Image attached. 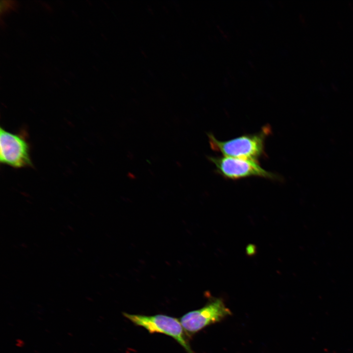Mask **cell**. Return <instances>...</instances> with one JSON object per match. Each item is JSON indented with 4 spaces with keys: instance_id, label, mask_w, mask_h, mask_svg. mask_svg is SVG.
Here are the masks:
<instances>
[{
    "instance_id": "obj_1",
    "label": "cell",
    "mask_w": 353,
    "mask_h": 353,
    "mask_svg": "<svg viewBox=\"0 0 353 353\" xmlns=\"http://www.w3.org/2000/svg\"><path fill=\"white\" fill-rule=\"evenodd\" d=\"M270 126L262 127L259 132L242 135L227 141H220L212 133H208L211 149L223 156L258 161L265 154V141L271 133Z\"/></svg>"
},
{
    "instance_id": "obj_2",
    "label": "cell",
    "mask_w": 353,
    "mask_h": 353,
    "mask_svg": "<svg viewBox=\"0 0 353 353\" xmlns=\"http://www.w3.org/2000/svg\"><path fill=\"white\" fill-rule=\"evenodd\" d=\"M123 314L135 325L145 328L150 333H159L169 336L175 339L187 353H194L178 319L164 314L147 316L126 312Z\"/></svg>"
},
{
    "instance_id": "obj_3",
    "label": "cell",
    "mask_w": 353,
    "mask_h": 353,
    "mask_svg": "<svg viewBox=\"0 0 353 353\" xmlns=\"http://www.w3.org/2000/svg\"><path fill=\"white\" fill-rule=\"evenodd\" d=\"M0 162L16 169L32 166L30 145L24 130L13 133L0 127Z\"/></svg>"
},
{
    "instance_id": "obj_4",
    "label": "cell",
    "mask_w": 353,
    "mask_h": 353,
    "mask_svg": "<svg viewBox=\"0 0 353 353\" xmlns=\"http://www.w3.org/2000/svg\"><path fill=\"white\" fill-rule=\"evenodd\" d=\"M209 161L216 167V172L223 177L238 179L257 176L271 179H278L276 174L268 172L252 160L227 156H208Z\"/></svg>"
},
{
    "instance_id": "obj_5",
    "label": "cell",
    "mask_w": 353,
    "mask_h": 353,
    "mask_svg": "<svg viewBox=\"0 0 353 353\" xmlns=\"http://www.w3.org/2000/svg\"><path fill=\"white\" fill-rule=\"evenodd\" d=\"M231 314L222 299H214L202 308L184 314L179 320L187 336H191Z\"/></svg>"
},
{
    "instance_id": "obj_6",
    "label": "cell",
    "mask_w": 353,
    "mask_h": 353,
    "mask_svg": "<svg viewBox=\"0 0 353 353\" xmlns=\"http://www.w3.org/2000/svg\"><path fill=\"white\" fill-rule=\"evenodd\" d=\"M15 1L2 0L0 3V15L4 14L9 10L13 9L15 7Z\"/></svg>"
},
{
    "instance_id": "obj_7",
    "label": "cell",
    "mask_w": 353,
    "mask_h": 353,
    "mask_svg": "<svg viewBox=\"0 0 353 353\" xmlns=\"http://www.w3.org/2000/svg\"><path fill=\"white\" fill-rule=\"evenodd\" d=\"M252 245H251L250 247H247V253L249 254H252L254 252V247H252Z\"/></svg>"
}]
</instances>
